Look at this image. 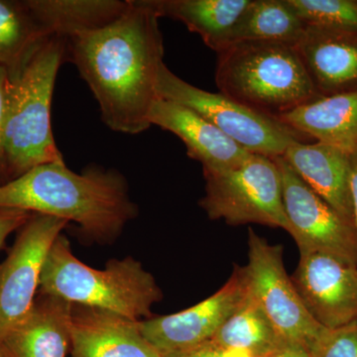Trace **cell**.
<instances>
[{
	"instance_id": "cell-1",
	"label": "cell",
	"mask_w": 357,
	"mask_h": 357,
	"mask_svg": "<svg viewBox=\"0 0 357 357\" xmlns=\"http://www.w3.org/2000/svg\"><path fill=\"white\" fill-rule=\"evenodd\" d=\"M159 20L147 0H129L114 22L67 39L66 60L76 66L100 105L103 123L115 132L134 135L151 126L164 64Z\"/></svg>"
},
{
	"instance_id": "cell-2",
	"label": "cell",
	"mask_w": 357,
	"mask_h": 357,
	"mask_svg": "<svg viewBox=\"0 0 357 357\" xmlns=\"http://www.w3.org/2000/svg\"><path fill=\"white\" fill-rule=\"evenodd\" d=\"M0 208L77 223L84 236L100 243L116 239L138 213L119 171L91 166L77 174L65 162L34 167L2 183Z\"/></svg>"
},
{
	"instance_id": "cell-3",
	"label": "cell",
	"mask_w": 357,
	"mask_h": 357,
	"mask_svg": "<svg viewBox=\"0 0 357 357\" xmlns=\"http://www.w3.org/2000/svg\"><path fill=\"white\" fill-rule=\"evenodd\" d=\"M217 54L220 93L248 109L279 119L321 98L296 45L243 41Z\"/></svg>"
},
{
	"instance_id": "cell-4",
	"label": "cell",
	"mask_w": 357,
	"mask_h": 357,
	"mask_svg": "<svg viewBox=\"0 0 357 357\" xmlns=\"http://www.w3.org/2000/svg\"><path fill=\"white\" fill-rule=\"evenodd\" d=\"M66 50L67 38L50 37L20 74L9 79L3 131L4 182L34 167L65 162L52 131L51 107Z\"/></svg>"
},
{
	"instance_id": "cell-5",
	"label": "cell",
	"mask_w": 357,
	"mask_h": 357,
	"mask_svg": "<svg viewBox=\"0 0 357 357\" xmlns=\"http://www.w3.org/2000/svg\"><path fill=\"white\" fill-rule=\"evenodd\" d=\"M39 291L74 306L114 312L136 321L151 318L152 307L163 298L153 275L137 260L112 259L105 269L91 268L77 259L63 234L45 262Z\"/></svg>"
},
{
	"instance_id": "cell-6",
	"label": "cell",
	"mask_w": 357,
	"mask_h": 357,
	"mask_svg": "<svg viewBox=\"0 0 357 357\" xmlns=\"http://www.w3.org/2000/svg\"><path fill=\"white\" fill-rule=\"evenodd\" d=\"M203 172L206 194L199 204L210 220L229 225L257 223L288 232L281 173L274 158L250 153L236 166Z\"/></svg>"
},
{
	"instance_id": "cell-7",
	"label": "cell",
	"mask_w": 357,
	"mask_h": 357,
	"mask_svg": "<svg viewBox=\"0 0 357 357\" xmlns=\"http://www.w3.org/2000/svg\"><path fill=\"white\" fill-rule=\"evenodd\" d=\"M157 95L194 110L249 153L273 158L282 156L294 143L309 139L278 119L248 109L222 93L187 83L165 63L160 68Z\"/></svg>"
},
{
	"instance_id": "cell-8",
	"label": "cell",
	"mask_w": 357,
	"mask_h": 357,
	"mask_svg": "<svg viewBox=\"0 0 357 357\" xmlns=\"http://www.w3.org/2000/svg\"><path fill=\"white\" fill-rule=\"evenodd\" d=\"M248 262L243 267L246 286L285 342L307 349L324 333L301 299L283 262V246L270 244L248 229Z\"/></svg>"
},
{
	"instance_id": "cell-9",
	"label": "cell",
	"mask_w": 357,
	"mask_h": 357,
	"mask_svg": "<svg viewBox=\"0 0 357 357\" xmlns=\"http://www.w3.org/2000/svg\"><path fill=\"white\" fill-rule=\"evenodd\" d=\"M273 158L281 173L288 234L300 253H325L357 266L356 225L310 188L282 156Z\"/></svg>"
},
{
	"instance_id": "cell-10",
	"label": "cell",
	"mask_w": 357,
	"mask_h": 357,
	"mask_svg": "<svg viewBox=\"0 0 357 357\" xmlns=\"http://www.w3.org/2000/svg\"><path fill=\"white\" fill-rule=\"evenodd\" d=\"M68 222L32 213L0 264V340L28 316L50 249Z\"/></svg>"
},
{
	"instance_id": "cell-11",
	"label": "cell",
	"mask_w": 357,
	"mask_h": 357,
	"mask_svg": "<svg viewBox=\"0 0 357 357\" xmlns=\"http://www.w3.org/2000/svg\"><path fill=\"white\" fill-rule=\"evenodd\" d=\"M243 267L217 293L184 311L139 321L140 332L162 354L192 349L211 340L245 296Z\"/></svg>"
},
{
	"instance_id": "cell-12",
	"label": "cell",
	"mask_w": 357,
	"mask_h": 357,
	"mask_svg": "<svg viewBox=\"0 0 357 357\" xmlns=\"http://www.w3.org/2000/svg\"><path fill=\"white\" fill-rule=\"evenodd\" d=\"M312 318L328 330L357 321V266L332 255L300 253L291 277Z\"/></svg>"
},
{
	"instance_id": "cell-13",
	"label": "cell",
	"mask_w": 357,
	"mask_h": 357,
	"mask_svg": "<svg viewBox=\"0 0 357 357\" xmlns=\"http://www.w3.org/2000/svg\"><path fill=\"white\" fill-rule=\"evenodd\" d=\"M296 47L321 98L357 91V30L307 26Z\"/></svg>"
},
{
	"instance_id": "cell-14",
	"label": "cell",
	"mask_w": 357,
	"mask_h": 357,
	"mask_svg": "<svg viewBox=\"0 0 357 357\" xmlns=\"http://www.w3.org/2000/svg\"><path fill=\"white\" fill-rule=\"evenodd\" d=\"M70 349L73 357H163L143 337L139 321L74 305Z\"/></svg>"
},
{
	"instance_id": "cell-15",
	"label": "cell",
	"mask_w": 357,
	"mask_h": 357,
	"mask_svg": "<svg viewBox=\"0 0 357 357\" xmlns=\"http://www.w3.org/2000/svg\"><path fill=\"white\" fill-rule=\"evenodd\" d=\"M149 121L178 136L187 148L188 156L199 161L203 171L230 168L250 154L201 115L178 103L158 98Z\"/></svg>"
},
{
	"instance_id": "cell-16",
	"label": "cell",
	"mask_w": 357,
	"mask_h": 357,
	"mask_svg": "<svg viewBox=\"0 0 357 357\" xmlns=\"http://www.w3.org/2000/svg\"><path fill=\"white\" fill-rule=\"evenodd\" d=\"M282 158L319 197L354 222L351 188V153L326 143L296 142Z\"/></svg>"
},
{
	"instance_id": "cell-17",
	"label": "cell",
	"mask_w": 357,
	"mask_h": 357,
	"mask_svg": "<svg viewBox=\"0 0 357 357\" xmlns=\"http://www.w3.org/2000/svg\"><path fill=\"white\" fill-rule=\"evenodd\" d=\"M72 310L67 301L40 294L28 316L0 340L7 357H66Z\"/></svg>"
},
{
	"instance_id": "cell-18",
	"label": "cell",
	"mask_w": 357,
	"mask_h": 357,
	"mask_svg": "<svg viewBox=\"0 0 357 357\" xmlns=\"http://www.w3.org/2000/svg\"><path fill=\"white\" fill-rule=\"evenodd\" d=\"M278 119L317 142L357 150V91L319 98Z\"/></svg>"
},
{
	"instance_id": "cell-19",
	"label": "cell",
	"mask_w": 357,
	"mask_h": 357,
	"mask_svg": "<svg viewBox=\"0 0 357 357\" xmlns=\"http://www.w3.org/2000/svg\"><path fill=\"white\" fill-rule=\"evenodd\" d=\"M159 17L180 21L197 33L211 50L220 52L230 37L250 0H147Z\"/></svg>"
},
{
	"instance_id": "cell-20",
	"label": "cell",
	"mask_w": 357,
	"mask_h": 357,
	"mask_svg": "<svg viewBox=\"0 0 357 357\" xmlns=\"http://www.w3.org/2000/svg\"><path fill=\"white\" fill-rule=\"evenodd\" d=\"M49 37L100 29L126 13L129 0H26Z\"/></svg>"
},
{
	"instance_id": "cell-21",
	"label": "cell",
	"mask_w": 357,
	"mask_h": 357,
	"mask_svg": "<svg viewBox=\"0 0 357 357\" xmlns=\"http://www.w3.org/2000/svg\"><path fill=\"white\" fill-rule=\"evenodd\" d=\"M49 38L26 0H0V66L10 79Z\"/></svg>"
},
{
	"instance_id": "cell-22",
	"label": "cell",
	"mask_w": 357,
	"mask_h": 357,
	"mask_svg": "<svg viewBox=\"0 0 357 357\" xmlns=\"http://www.w3.org/2000/svg\"><path fill=\"white\" fill-rule=\"evenodd\" d=\"M211 340L223 347L259 357L270 356L287 342L277 332L248 289L236 311Z\"/></svg>"
},
{
	"instance_id": "cell-23",
	"label": "cell",
	"mask_w": 357,
	"mask_h": 357,
	"mask_svg": "<svg viewBox=\"0 0 357 357\" xmlns=\"http://www.w3.org/2000/svg\"><path fill=\"white\" fill-rule=\"evenodd\" d=\"M306 27L287 0H250L232 32L229 45L243 41H278L297 45Z\"/></svg>"
},
{
	"instance_id": "cell-24",
	"label": "cell",
	"mask_w": 357,
	"mask_h": 357,
	"mask_svg": "<svg viewBox=\"0 0 357 357\" xmlns=\"http://www.w3.org/2000/svg\"><path fill=\"white\" fill-rule=\"evenodd\" d=\"M307 26L357 30V0H287Z\"/></svg>"
},
{
	"instance_id": "cell-25",
	"label": "cell",
	"mask_w": 357,
	"mask_h": 357,
	"mask_svg": "<svg viewBox=\"0 0 357 357\" xmlns=\"http://www.w3.org/2000/svg\"><path fill=\"white\" fill-rule=\"evenodd\" d=\"M311 357H357V321L324 333L310 347Z\"/></svg>"
},
{
	"instance_id": "cell-26",
	"label": "cell",
	"mask_w": 357,
	"mask_h": 357,
	"mask_svg": "<svg viewBox=\"0 0 357 357\" xmlns=\"http://www.w3.org/2000/svg\"><path fill=\"white\" fill-rule=\"evenodd\" d=\"M163 357H259L250 352L229 349L213 342L208 340L204 344L197 345L185 351L174 352V354L162 356ZM267 357V356H266Z\"/></svg>"
},
{
	"instance_id": "cell-27",
	"label": "cell",
	"mask_w": 357,
	"mask_h": 357,
	"mask_svg": "<svg viewBox=\"0 0 357 357\" xmlns=\"http://www.w3.org/2000/svg\"><path fill=\"white\" fill-rule=\"evenodd\" d=\"M32 213L16 208H0V249L7 237L20 230L28 222Z\"/></svg>"
},
{
	"instance_id": "cell-28",
	"label": "cell",
	"mask_w": 357,
	"mask_h": 357,
	"mask_svg": "<svg viewBox=\"0 0 357 357\" xmlns=\"http://www.w3.org/2000/svg\"><path fill=\"white\" fill-rule=\"evenodd\" d=\"M8 73L0 66V178L2 182L6 181V158L3 149V131L6 123L7 89L9 84Z\"/></svg>"
},
{
	"instance_id": "cell-29",
	"label": "cell",
	"mask_w": 357,
	"mask_h": 357,
	"mask_svg": "<svg viewBox=\"0 0 357 357\" xmlns=\"http://www.w3.org/2000/svg\"><path fill=\"white\" fill-rule=\"evenodd\" d=\"M267 357H311L309 349L297 342H285L276 351Z\"/></svg>"
},
{
	"instance_id": "cell-30",
	"label": "cell",
	"mask_w": 357,
	"mask_h": 357,
	"mask_svg": "<svg viewBox=\"0 0 357 357\" xmlns=\"http://www.w3.org/2000/svg\"><path fill=\"white\" fill-rule=\"evenodd\" d=\"M351 188L354 222H356L357 231V150L351 154Z\"/></svg>"
},
{
	"instance_id": "cell-31",
	"label": "cell",
	"mask_w": 357,
	"mask_h": 357,
	"mask_svg": "<svg viewBox=\"0 0 357 357\" xmlns=\"http://www.w3.org/2000/svg\"><path fill=\"white\" fill-rule=\"evenodd\" d=\"M0 357H7L6 352L2 349L1 344H0Z\"/></svg>"
},
{
	"instance_id": "cell-32",
	"label": "cell",
	"mask_w": 357,
	"mask_h": 357,
	"mask_svg": "<svg viewBox=\"0 0 357 357\" xmlns=\"http://www.w3.org/2000/svg\"><path fill=\"white\" fill-rule=\"evenodd\" d=\"M2 183H3V182H2L1 178H0V185H1V184H2Z\"/></svg>"
}]
</instances>
